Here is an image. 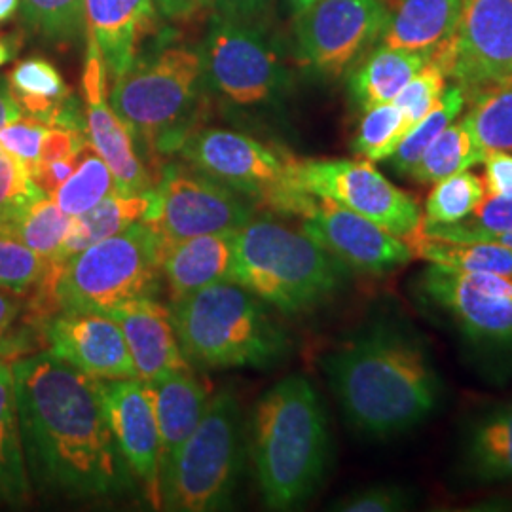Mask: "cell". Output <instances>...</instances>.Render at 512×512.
Returning <instances> with one entry per match:
<instances>
[{
	"label": "cell",
	"mask_w": 512,
	"mask_h": 512,
	"mask_svg": "<svg viewBox=\"0 0 512 512\" xmlns=\"http://www.w3.org/2000/svg\"><path fill=\"white\" fill-rule=\"evenodd\" d=\"M19 317H25V296L0 289V351H8Z\"/></svg>",
	"instance_id": "46"
},
{
	"label": "cell",
	"mask_w": 512,
	"mask_h": 512,
	"mask_svg": "<svg viewBox=\"0 0 512 512\" xmlns=\"http://www.w3.org/2000/svg\"><path fill=\"white\" fill-rule=\"evenodd\" d=\"M42 196L44 192L29 169L0 147V230H6Z\"/></svg>",
	"instance_id": "41"
},
{
	"label": "cell",
	"mask_w": 512,
	"mask_h": 512,
	"mask_svg": "<svg viewBox=\"0 0 512 512\" xmlns=\"http://www.w3.org/2000/svg\"><path fill=\"white\" fill-rule=\"evenodd\" d=\"M414 294L425 308L448 319L467 346L501 368H512V277L463 274L427 264Z\"/></svg>",
	"instance_id": "10"
},
{
	"label": "cell",
	"mask_w": 512,
	"mask_h": 512,
	"mask_svg": "<svg viewBox=\"0 0 512 512\" xmlns=\"http://www.w3.org/2000/svg\"><path fill=\"white\" fill-rule=\"evenodd\" d=\"M31 499L19 431L18 404L12 365L0 359V503L21 507Z\"/></svg>",
	"instance_id": "29"
},
{
	"label": "cell",
	"mask_w": 512,
	"mask_h": 512,
	"mask_svg": "<svg viewBox=\"0 0 512 512\" xmlns=\"http://www.w3.org/2000/svg\"><path fill=\"white\" fill-rule=\"evenodd\" d=\"M484 198V181L471 169L450 175L433 184L423 205L421 222L425 226L458 224L461 220L471 217Z\"/></svg>",
	"instance_id": "36"
},
{
	"label": "cell",
	"mask_w": 512,
	"mask_h": 512,
	"mask_svg": "<svg viewBox=\"0 0 512 512\" xmlns=\"http://www.w3.org/2000/svg\"><path fill=\"white\" fill-rule=\"evenodd\" d=\"M162 251L147 222L101 239L76 255L48 260L37 287L27 294V317L42 325L59 311H109L156 298L162 285Z\"/></svg>",
	"instance_id": "4"
},
{
	"label": "cell",
	"mask_w": 512,
	"mask_h": 512,
	"mask_svg": "<svg viewBox=\"0 0 512 512\" xmlns=\"http://www.w3.org/2000/svg\"><path fill=\"white\" fill-rule=\"evenodd\" d=\"M404 241L414 258L463 274H494L512 277V249L484 239H442L427 236L420 228Z\"/></svg>",
	"instance_id": "27"
},
{
	"label": "cell",
	"mask_w": 512,
	"mask_h": 512,
	"mask_svg": "<svg viewBox=\"0 0 512 512\" xmlns=\"http://www.w3.org/2000/svg\"><path fill=\"white\" fill-rule=\"evenodd\" d=\"M147 387L160 435V484L184 442L200 423L209 403V387L192 372V368L165 374L143 382Z\"/></svg>",
	"instance_id": "22"
},
{
	"label": "cell",
	"mask_w": 512,
	"mask_h": 512,
	"mask_svg": "<svg viewBox=\"0 0 512 512\" xmlns=\"http://www.w3.org/2000/svg\"><path fill=\"white\" fill-rule=\"evenodd\" d=\"M202 54L171 46L143 55L114 78L110 107L126 122L137 148L160 158L183 148L200 129L203 112Z\"/></svg>",
	"instance_id": "6"
},
{
	"label": "cell",
	"mask_w": 512,
	"mask_h": 512,
	"mask_svg": "<svg viewBox=\"0 0 512 512\" xmlns=\"http://www.w3.org/2000/svg\"><path fill=\"white\" fill-rule=\"evenodd\" d=\"M19 116H23V110L12 93L10 82L6 76H0V129L18 120Z\"/></svg>",
	"instance_id": "49"
},
{
	"label": "cell",
	"mask_w": 512,
	"mask_h": 512,
	"mask_svg": "<svg viewBox=\"0 0 512 512\" xmlns=\"http://www.w3.org/2000/svg\"><path fill=\"white\" fill-rule=\"evenodd\" d=\"M431 54L378 44L349 74V95L361 110L391 103Z\"/></svg>",
	"instance_id": "26"
},
{
	"label": "cell",
	"mask_w": 512,
	"mask_h": 512,
	"mask_svg": "<svg viewBox=\"0 0 512 512\" xmlns=\"http://www.w3.org/2000/svg\"><path fill=\"white\" fill-rule=\"evenodd\" d=\"M296 179L315 198H325L406 238L420 228L416 198L395 186L368 160H296Z\"/></svg>",
	"instance_id": "14"
},
{
	"label": "cell",
	"mask_w": 512,
	"mask_h": 512,
	"mask_svg": "<svg viewBox=\"0 0 512 512\" xmlns=\"http://www.w3.org/2000/svg\"><path fill=\"white\" fill-rule=\"evenodd\" d=\"M387 12L385 0H317L296 16L298 63L329 78L346 73L380 42Z\"/></svg>",
	"instance_id": "13"
},
{
	"label": "cell",
	"mask_w": 512,
	"mask_h": 512,
	"mask_svg": "<svg viewBox=\"0 0 512 512\" xmlns=\"http://www.w3.org/2000/svg\"><path fill=\"white\" fill-rule=\"evenodd\" d=\"M12 372L29 480L74 499L133 490L135 478L107 420L101 380L50 351L21 357Z\"/></svg>",
	"instance_id": "1"
},
{
	"label": "cell",
	"mask_w": 512,
	"mask_h": 512,
	"mask_svg": "<svg viewBox=\"0 0 512 512\" xmlns=\"http://www.w3.org/2000/svg\"><path fill=\"white\" fill-rule=\"evenodd\" d=\"M103 404L112 435L145 499L162 509L160 435L147 387L139 378L101 380Z\"/></svg>",
	"instance_id": "18"
},
{
	"label": "cell",
	"mask_w": 512,
	"mask_h": 512,
	"mask_svg": "<svg viewBox=\"0 0 512 512\" xmlns=\"http://www.w3.org/2000/svg\"><path fill=\"white\" fill-rule=\"evenodd\" d=\"M315 2H317V0H287V6H289V10H291V14L296 18V16H300L302 12H306L311 4H315Z\"/></svg>",
	"instance_id": "53"
},
{
	"label": "cell",
	"mask_w": 512,
	"mask_h": 512,
	"mask_svg": "<svg viewBox=\"0 0 512 512\" xmlns=\"http://www.w3.org/2000/svg\"><path fill=\"white\" fill-rule=\"evenodd\" d=\"M84 150V148H82ZM80 154H74L69 158H61V160H54V162H48V164H40L37 167V171L33 173V179L35 183L42 188L44 194L52 196L55 190L65 183L71 175H73L76 165L80 162Z\"/></svg>",
	"instance_id": "47"
},
{
	"label": "cell",
	"mask_w": 512,
	"mask_h": 512,
	"mask_svg": "<svg viewBox=\"0 0 512 512\" xmlns=\"http://www.w3.org/2000/svg\"><path fill=\"white\" fill-rule=\"evenodd\" d=\"M179 152L184 162L272 213L304 219L317 200L298 183L296 158L245 133L200 128L186 139Z\"/></svg>",
	"instance_id": "9"
},
{
	"label": "cell",
	"mask_w": 512,
	"mask_h": 512,
	"mask_svg": "<svg viewBox=\"0 0 512 512\" xmlns=\"http://www.w3.org/2000/svg\"><path fill=\"white\" fill-rule=\"evenodd\" d=\"M416 495L403 484H374L338 499L330 509L342 512H403L412 509Z\"/></svg>",
	"instance_id": "43"
},
{
	"label": "cell",
	"mask_w": 512,
	"mask_h": 512,
	"mask_svg": "<svg viewBox=\"0 0 512 512\" xmlns=\"http://www.w3.org/2000/svg\"><path fill=\"white\" fill-rule=\"evenodd\" d=\"M173 323L190 365L266 368L279 363L289 342L264 302L236 281H219L173 302Z\"/></svg>",
	"instance_id": "7"
},
{
	"label": "cell",
	"mask_w": 512,
	"mask_h": 512,
	"mask_svg": "<svg viewBox=\"0 0 512 512\" xmlns=\"http://www.w3.org/2000/svg\"><path fill=\"white\" fill-rule=\"evenodd\" d=\"M302 230L355 272L387 274L414 260L403 238L325 198L315 200L302 219Z\"/></svg>",
	"instance_id": "16"
},
{
	"label": "cell",
	"mask_w": 512,
	"mask_h": 512,
	"mask_svg": "<svg viewBox=\"0 0 512 512\" xmlns=\"http://www.w3.org/2000/svg\"><path fill=\"white\" fill-rule=\"evenodd\" d=\"M48 128L50 126L38 118L19 116L18 120L0 129V147L25 165L33 175L40 162L42 143Z\"/></svg>",
	"instance_id": "44"
},
{
	"label": "cell",
	"mask_w": 512,
	"mask_h": 512,
	"mask_svg": "<svg viewBox=\"0 0 512 512\" xmlns=\"http://www.w3.org/2000/svg\"><path fill=\"white\" fill-rule=\"evenodd\" d=\"M234 249L236 232L196 236L169 247L162 258V277L171 302L230 279Z\"/></svg>",
	"instance_id": "23"
},
{
	"label": "cell",
	"mask_w": 512,
	"mask_h": 512,
	"mask_svg": "<svg viewBox=\"0 0 512 512\" xmlns=\"http://www.w3.org/2000/svg\"><path fill=\"white\" fill-rule=\"evenodd\" d=\"M21 0H0V23L16 16Z\"/></svg>",
	"instance_id": "52"
},
{
	"label": "cell",
	"mask_w": 512,
	"mask_h": 512,
	"mask_svg": "<svg viewBox=\"0 0 512 512\" xmlns=\"http://www.w3.org/2000/svg\"><path fill=\"white\" fill-rule=\"evenodd\" d=\"M107 315L122 330L141 382L190 368L175 332L173 311L156 298L131 300Z\"/></svg>",
	"instance_id": "21"
},
{
	"label": "cell",
	"mask_w": 512,
	"mask_h": 512,
	"mask_svg": "<svg viewBox=\"0 0 512 512\" xmlns=\"http://www.w3.org/2000/svg\"><path fill=\"white\" fill-rule=\"evenodd\" d=\"M408 135L403 110L393 101L365 110L353 139V152L368 162H385Z\"/></svg>",
	"instance_id": "37"
},
{
	"label": "cell",
	"mask_w": 512,
	"mask_h": 512,
	"mask_svg": "<svg viewBox=\"0 0 512 512\" xmlns=\"http://www.w3.org/2000/svg\"><path fill=\"white\" fill-rule=\"evenodd\" d=\"M8 82L21 110L48 126H54L57 112L71 97L63 76L44 57L19 61L8 76Z\"/></svg>",
	"instance_id": "30"
},
{
	"label": "cell",
	"mask_w": 512,
	"mask_h": 512,
	"mask_svg": "<svg viewBox=\"0 0 512 512\" xmlns=\"http://www.w3.org/2000/svg\"><path fill=\"white\" fill-rule=\"evenodd\" d=\"M251 454L268 509L293 511L317 492L329 465L330 435L325 406L308 378L287 376L260 397Z\"/></svg>",
	"instance_id": "3"
},
{
	"label": "cell",
	"mask_w": 512,
	"mask_h": 512,
	"mask_svg": "<svg viewBox=\"0 0 512 512\" xmlns=\"http://www.w3.org/2000/svg\"><path fill=\"white\" fill-rule=\"evenodd\" d=\"M484 164V188L486 196L512 198V154L511 152H488Z\"/></svg>",
	"instance_id": "45"
},
{
	"label": "cell",
	"mask_w": 512,
	"mask_h": 512,
	"mask_svg": "<svg viewBox=\"0 0 512 512\" xmlns=\"http://www.w3.org/2000/svg\"><path fill=\"white\" fill-rule=\"evenodd\" d=\"M46 268L48 260L0 230V289L27 296L37 287Z\"/></svg>",
	"instance_id": "42"
},
{
	"label": "cell",
	"mask_w": 512,
	"mask_h": 512,
	"mask_svg": "<svg viewBox=\"0 0 512 512\" xmlns=\"http://www.w3.org/2000/svg\"><path fill=\"white\" fill-rule=\"evenodd\" d=\"M465 105H467L465 90L458 84L448 86L440 95L439 103L416 128L404 137L403 143L385 162H389L391 169L399 177H410V171L414 169V165L420 162L423 152L431 147V143L439 137L444 129L448 128L452 122H456V118L461 114V110L465 109Z\"/></svg>",
	"instance_id": "35"
},
{
	"label": "cell",
	"mask_w": 512,
	"mask_h": 512,
	"mask_svg": "<svg viewBox=\"0 0 512 512\" xmlns=\"http://www.w3.org/2000/svg\"><path fill=\"white\" fill-rule=\"evenodd\" d=\"M23 21L52 42H74L86 31L84 0H21Z\"/></svg>",
	"instance_id": "38"
},
{
	"label": "cell",
	"mask_w": 512,
	"mask_h": 512,
	"mask_svg": "<svg viewBox=\"0 0 512 512\" xmlns=\"http://www.w3.org/2000/svg\"><path fill=\"white\" fill-rule=\"evenodd\" d=\"M18 50V44L12 38L2 37L0 35V67H4Z\"/></svg>",
	"instance_id": "51"
},
{
	"label": "cell",
	"mask_w": 512,
	"mask_h": 512,
	"mask_svg": "<svg viewBox=\"0 0 512 512\" xmlns=\"http://www.w3.org/2000/svg\"><path fill=\"white\" fill-rule=\"evenodd\" d=\"M114 192L118 190L109 165L97 154L92 143H88L82 150L80 162L73 175L50 198L59 205L63 213L78 217Z\"/></svg>",
	"instance_id": "34"
},
{
	"label": "cell",
	"mask_w": 512,
	"mask_h": 512,
	"mask_svg": "<svg viewBox=\"0 0 512 512\" xmlns=\"http://www.w3.org/2000/svg\"><path fill=\"white\" fill-rule=\"evenodd\" d=\"M243 465V414L232 389H224L209 399L202 420L162 478V509H228L238 490Z\"/></svg>",
	"instance_id": "8"
},
{
	"label": "cell",
	"mask_w": 512,
	"mask_h": 512,
	"mask_svg": "<svg viewBox=\"0 0 512 512\" xmlns=\"http://www.w3.org/2000/svg\"><path fill=\"white\" fill-rule=\"evenodd\" d=\"M484 241H495V243H501V245H505V247H511L512 249V230L511 232H503V234L488 236V238H484Z\"/></svg>",
	"instance_id": "54"
},
{
	"label": "cell",
	"mask_w": 512,
	"mask_h": 512,
	"mask_svg": "<svg viewBox=\"0 0 512 512\" xmlns=\"http://www.w3.org/2000/svg\"><path fill=\"white\" fill-rule=\"evenodd\" d=\"M330 389L363 437L395 439L437 410L442 380L423 336L408 321L380 317L323 361Z\"/></svg>",
	"instance_id": "2"
},
{
	"label": "cell",
	"mask_w": 512,
	"mask_h": 512,
	"mask_svg": "<svg viewBox=\"0 0 512 512\" xmlns=\"http://www.w3.org/2000/svg\"><path fill=\"white\" fill-rule=\"evenodd\" d=\"M71 226L73 217L63 213L59 205L48 194H44L2 232L19 239L25 247H29L44 260H57L71 232Z\"/></svg>",
	"instance_id": "32"
},
{
	"label": "cell",
	"mask_w": 512,
	"mask_h": 512,
	"mask_svg": "<svg viewBox=\"0 0 512 512\" xmlns=\"http://www.w3.org/2000/svg\"><path fill=\"white\" fill-rule=\"evenodd\" d=\"M471 109L463 122L478 147L488 152L512 154V80L469 97Z\"/></svg>",
	"instance_id": "33"
},
{
	"label": "cell",
	"mask_w": 512,
	"mask_h": 512,
	"mask_svg": "<svg viewBox=\"0 0 512 512\" xmlns=\"http://www.w3.org/2000/svg\"><path fill=\"white\" fill-rule=\"evenodd\" d=\"M215 0H154V6L164 19H190L205 12Z\"/></svg>",
	"instance_id": "48"
},
{
	"label": "cell",
	"mask_w": 512,
	"mask_h": 512,
	"mask_svg": "<svg viewBox=\"0 0 512 512\" xmlns=\"http://www.w3.org/2000/svg\"><path fill=\"white\" fill-rule=\"evenodd\" d=\"M463 0H395L389 4L382 46L431 54L458 25Z\"/></svg>",
	"instance_id": "24"
},
{
	"label": "cell",
	"mask_w": 512,
	"mask_h": 512,
	"mask_svg": "<svg viewBox=\"0 0 512 512\" xmlns=\"http://www.w3.org/2000/svg\"><path fill=\"white\" fill-rule=\"evenodd\" d=\"M156 184V209L145 222L158 238L162 258L179 241L238 232L256 215L249 198L188 162L165 165Z\"/></svg>",
	"instance_id": "12"
},
{
	"label": "cell",
	"mask_w": 512,
	"mask_h": 512,
	"mask_svg": "<svg viewBox=\"0 0 512 512\" xmlns=\"http://www.w3.org/2000/svg\"><path fill=\"white\" fill-rule=\"evenodd\" d=\"M461 467L475 482H512V401L497 404L469 423Z\"/></svg>",
	"instance_id": "25"
},
{
	"label": "cell",
	"mask_w": 512,
	"mask_h": 512,
	"mask_svg": "<svg viewBox=\"0 0 512 512\" xmlns=\"http://www.w3.org/2000/svg\"><path fill=\"white\" fill-rule=\"evenodd\" d=\"M484 156L486 152L478 147L467 124L463 120L452 122L423 152L420 162L410 171V179L420 184L439 183L450 175L482 164Z\"/></svg>",
	"instance_id": "31"
},
{
	"label": "cell",
	"mask_w": 512,
	"mask_h": 512,
	"mask_svg": "<svg viewBox=\"0 0 512 512\" xmlns=\"http://www.w3.org/2000/svg\"><path fill=\"white\" fill-rule=\"evenodd\" d=\"M200 54L207 84L232 107H268L287 92L289 73L274 44L239 12L211 16Z\"/></svg>",
	"instance_id": "11"
},
{
	"label": "cell",
	"mask_w": 512,
	"mask_h": 512,
	"mask_svg": "<svg viewBox=\"0 0 512 512\" xmlns=\"http://www.w3.org/2000/svg\"><path fill=\"white\" fill-rule=\"evenodd\" d=\"M450 78L467 99L512 80V0H463Z\"/></svg>",
	"instance_id": "15"
},
{
	"label": "cell",
	"mask_w": 512,
	"mask_h": 512,
	"mask_svg": "<svg viewBox=\"0 0 512 512\" xmlns=\"http://www.w3.org/2000/svg\"><path fill=\"white\" fill-rule=\"evenodd\" d=\"M86 35L99 50L112 78L126 73L160 27L154 0H84Z\"/></svg>",
	"instance_id": "20"
},
{
	"label": "cell",
	"mask_w": 512,
	"mask_h": 512,
	"mask_svg": "<svg viewBox=\"0 0 512 512\" xmlns=\"http://www.w3.org/2000/svg\"><path fill=\"white\" fill-rule=\"evenodd\" d=\"M264 0H219V8L230 12H251L256 6H260Z\"/></svg>",
	"instance_id": "50"
},
{
	"label": "cell",
	"mask_w": 512,
	"mask_h": 512,
	"mask_svg": "<svg viewBox=\"0 0 512 512\" xmlns=\"http://www.w3.org/2000/svg\"><path fill=\"white\" fill-rule=\"evenodd\" d=\"M50 353L97 380L137 378L118 323L105 313L59 311L40 325Z\"/></svg>",
	"instance_id": "17"
},
{
	"label": "cell",
	"mask_w": 512,
	"mask_h": 512,
	"mask_svg": "<svg viewBox=\"0 0 512 512\" xmlns=\"http://www.w3.org/2000/svg\"><path fill=\"white\" fill-rule=\"evenodd\" d=\"M346 275L348 268L304 230L272 215H255L236 232L230 281L283 313L327 304L340 293Z\"/></svg>",
	"instance_id": "5"
},
{
	"label": "cell",
	"mask_w": 512,
	"mask_h": 512,
	"mask_svg": "<svg viewBox=\"0 0 512 512\" xmlns=\"http://www.w3.org/2000/svg\"><path fill=\"white\" fill-rule=\"evenodd\" d=\"M107 67L97 46L88 42V61L82 78L86 101V135L97 154L107 162L116 190L143 194L154 190V175L139 156V148L126 122L107 99Z\"/></svg>",
	"instance_id": "19"
},
{
	"label": "cell",
	"mask_w": 512,
	"mask_h": 512,
	"mask_svg": "<svg viewBox=\"0 0 512 512\" xmlns=\"http://www.w3.org/2000/svg\"><path fill=\"white\" fill-rule=\"evenodd\" d=\"M156 190L143 194H122L114 192L103 202L97 203L90 211L73 217L71 232L63 243L57 260L69 258L101 239L110 238L135 222H143L154 215Z\"/></svg>",
	"instance_id": "28"
},
{
	"label": "cell",
	"mask_w": 512,
	"mask_h": 512,
	"mask_svg": "<svg viewBox=\"0 0 512 512\" xmlns=\"http://www.w3.org/2000/svg\"><path fill=\"white\" fill-rule=\"evenodd\" d=\"M448 78L450 74L446 67L429 55L420 71L404 86L403 92L395 97L393 103L403 110L408 133L439 103L440 95L448 88Z\"/></svg>",
	"instance_id": "40"
},
{
	"label": "cell",
	"mask_w": 512,
	"mask_h": 512,
	"mask_svg": "<svg viewBox=\"0 0 512 512\" xmlns=\"http://www.w3.org/2000/svg\"><path fill=\"white\" fill-rule=\"evenodd\" d=\"M421 230L431 238L442 239H484L495 234L512 230V198L486 196L473 211L471 217L450 226H425Z\"/></svg>",
	"instance_id": "39"
}]
</instances>
